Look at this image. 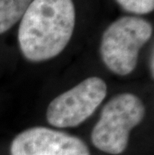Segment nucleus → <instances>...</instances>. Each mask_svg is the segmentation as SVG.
I'll use <instances>...</instances> for the list:
<instances>
[{
	"instance_id": "2",
	"label": "nucleus",
	"mask_w": 154,
	"mask_h": 155,
	"mask_svg": "<svg viewBox=\"0 0 154 155\" xmlns=\"http://www.w3.org/2000/svg\"><path fill=\"white\" fill-rule=\"evenodd\" d=\"M145 107L141 99L132 93H121L104 105L91 133V141L97 149L118 155L128 145L130 131L141 123Z\"/></svg>"
},
{
	"instance_id": "6",
	"label": "nucleus",
	"mask_w": 154,
	"mask_h": 155,
	"mask_svg": "<svg viewBox=\"0 0 154 155\" xmlns=\"http://www.w3.org/2000/svg\"><path fill=\"white\" fill-rule=\"evenodd\" d=\"M33 0H0V34L9 30L27 10Z\"/></svg>"
},
{
	"instance_id": "3",
	"label": "nucleus",
	"mask_w": 154,
	"mask_h": 155,
	"mask_svg": "<svg viewBox=\"0 0 154 155\" xmlns=\"http://www.w3.org/2000/svg\"><path fill=\"white\" fill-rule=\"evenodd\" d=\"M152 35V25L143 18L124 16L112 22L101 38L100 54L106 67L125 76L136 67L142 46Z\"/></svg>"
},
{
	"instance_id": "7",
	"label": "nucleus",
	"mask_w": 154,
	"mask_h": 155,
	"mask_svg": "<svg viewBox=\"0 0 154 155\" xmlns=\"http://www.w3.org/2000/svg\"><path fill=\"white\" fill-rule=\"evenodd\" d=\"M124 10L135 14H147L153 11L154 0H115Z\"/></svg>"
},
{
	"instance_id": "1",
	"label": "nucleus",
	"mask_w": 154,
	"mask_h": 155,
	"mask_svg": "<svg viewBox=\"0 0 154 155\" xmlns=\"http://www.w3.org/2000/svg\"><path fill=\"white\" fill-rule=\"evenodd\" d=\"M75 21L72 0H33L22 16L18 30L22 54L31 62L56 57L70 41Z\"/></svg>"
},
{
	"instance_id": "5",
	"label": "nucleus",
	"mask_w": 154,
	"mask_h": 155,
	"mask_svg": "<svg viewBox=\"0 0 154 155\" xmlns=\"http://www.w3.org/2000/svg\"><path fill=\"white\" fill-rule=\"evenodd\" d=\"M11 155H90L79 137L47 127H32L13 139Z\"/></svg>"
},
{
	"instance_id": "4",
	"label": "nucleus",
	"mask_w": 154,
	"mask_h": 155,
	"mask_svg": "<svg viewBox=\"0 0 154 155\" xmlns=\"http://www.w3.org/2000/svg\"><path fill=\"white\" fill-rule=\"evenodd\" d=\"M107 94V85L99 77L86 78L55 97L46 111L48 123L54 127H75L88 119Z\"/></svg>"
}]
</instances>
